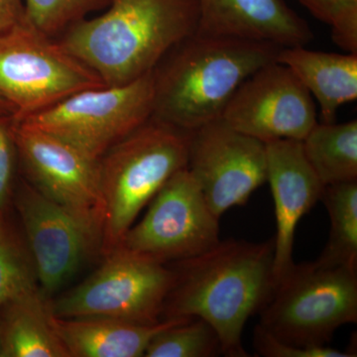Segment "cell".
<instances>
[{
  "label": "cell",
  "instance_id": "cell-8",
  "mask_svg": "<svg viewBox=\"0 0 357 357\" xmlns=\"http://www.w3.org/2000/svg\"><path fill=\"white\" fill-rule=\"evenodd\" d=\"M154 107L153 72L132 83L84 89L14 121L51 134L96 160L146 123Z\"/></svg>",
  "mask_w": 357,
  "mask_h": 357
},
{
  "label": "cell",
  "instance_id": "cell-1",
  "mask_svg": "<svg viewBox=\"0 0 357 357\" xmlns=\"http://www.w3.org/2000/svg\"><path fill=\"white\" fill-rule=\"evenodd\" d=\"M274 243L227 239L182 261L170 263L174 283L162 319L199 318L220 337L222 356L248 357L244 326L273 293Z\"/></svg>",
  "mask_w": 357,
  "mask_h": 357
},
{
  "label": "cell",
  "instance_id": "cell-17",
  "mask_svg": "<svg viewBox=\"0 0 357 357\" xmlns=\"http://www.w3.org/2000/svg\"><path fill=\"white\" fill-rule=\"evenodd\" d=\"M278 62L287 66L316 98L321 122H335L338 109L357 98V54L287 47L281 49Z\"/></svg>",
  "mask_w": 357,
  "mask_h": 357
},
{
  "label": "cell",
  "instance_id": "cell-16",
  "mask_svg": "<svg viewBox=\"0 0 357 357\" xmlns=\"http://www.w3.org/2000/svg\"><path fill=\"white\" fill-rule=\"evenodd\" d=\"M181 319L141 325L107 318H59L52 324L69 357L144 356L152 338Z\"/></svg>",
  "mask_w": 357,
  "mask_h": 357
},
{
  "label": "cell",
  "instance_id": "cell-12",
  "mask_svg": "<svg viewBox=\"0 0 357 357\" xmlns=\"http://www.w3.org/2000/svg\"><path fill=\"white\" fill-rule=\"evenodd\" d=\"M13 134L25 181L46 198L102 229L98 160L14 119Z\"/></svg>",
  "mask_w": 357,
  "mask_h": 357
},
{
  "label": "cell",
  "instance_id": "cell-10",
  "mask_svg": "<svg viewBox=\"0 0 357 357\" xmlns=\"http://www.w3.org/2000/svg\"><path fill=\"white\" fill-rule=\"evenodd\" d=\"M117 248L162 264L182 261L220 241V218L188 168L173 176L150 202Z\"/></svg>",
  "mask_w": 357,
  "mask_h": 357
},
{
  "label": "cell",
  "instance_id": "cell-29",
  "mask_svg": "<svg viewBox=\"0 0 357 357\" xmlns=\"http://www.w3.org/2000/svg\"><path fill=\"white\" fill-rule=\"evenodd\" d=\"M0 357H2V347H1V342H0Z\"/></svg>",
  "mask_w": 357,
  "mask_h": 357
},
{
  "label": "cell",
  "instance_id": "cell-24",
  "mask_svg": "<svg viewBox=\"0 0 357 357\" xmlns=\"http://www.w3.org/2000/svg\"><path fill=\"white\" fill-rule=\"evenodd\" d=\"M316 20L331 28L333 42L357 54V0H299Z\"/></svg>",
  "mask_w": 357,
  "mask_h": 357
},
{
  "label": "cell",
  "instance_id": "cell-23",
  "mask_svg": "<svg viewBox=\"0 0 357 357\" xmlns=\"http://www.w3.org/2000/svg\"><path fill=\"white\" fill-rule=\"evenodd\" d=\"M112 0H23L25 16L37 29L54 37L109 6Z\"/></svg>",
  "mask_w": 357,
  "mask_h": 357
},
{
  "label": "cell",
  "instance_id": "cell-21",
  "mask_svg": "<svg viewBox=\"0 0 357 357\" xmlns=\"http://www.w3.org/2000/svg\"><path fill=\"white\" fill-rule=\"evenodd\" d=\"M37 287L36 270L22 232L0 211V307Z\"/></svg>",
  "mask_w": 357,
  "mask_h": 357
},
{
  "label": "cell",
  "instance_id": "cell-9",
  "mask_svg": "<svg viewBox=\"0 0 357 357\" xmlns=\"http://www.w3.org/2000/svg\"><path fill=\"white\" fill-rule=\"evenodd\" d=\"M13 204L40 288L51 299L91 260L102 256V227L46 198L27 181L16 183Z\"/></svg>",
  "mask_w": 357,
  "mask_h": 357
},
{
  "label": "cell",
  "instance_id": "cell-13",
  "mask_svg": "<svg viewBox=\"0 0 357 357\" xmlns=\"http://www.w3.org/2000/svg\"><path fill=\"white\" fill-rule=\"evenodd\" d=\"M222 119L230 128L264 143L302 141L318 122L311 93L278 61L256 70L243 82Z\"/></svg>",
  "mask_w": 357,
  "mask_h": 357
},
{
  "label": "cell",
  "instance_id": "cell-14",
  "mask_svg": "<svg viewBox=\"0 0 357 357\" xmlns=\"http://www.w3.org/2000/svg\"><path fill=\"white\" fill-rule=\"evenodd\" d=\"M267 180L276 217L273 238V279L276 285L293 266V246L301 218L323 196L325 185L310 166L302 141L280 139L265 143ZM275 288V287H274Z\"/></svg>",
  "mask_w": 357,
  "mask_h": 357
},
{
  "label": "cell",
  "instance_id": "cell-11",
  "mask_svg": "<svg viewBox=\"0 0 357 357\" xmlns=\"http://www.w3.org/2000/svg\"><path fill=\"white\" fill-rule=\"evenodd\" d=\"M187 168L220 218L266 182V147L220 119L190 134Z\"/></svg>",
  "mask_w": 357,
  "mask_h": 357
},
{
  "label": "cell",
  "instance_id": "cell-3",
  "mask_svg": "<svg viewBox=\"0 0 357 357\" xmlns=\"http://www.w3.org/2000/svg\"><path fill=\"white\" fill-rule=\"evenodd\" d=\"M281 49L268 42L195 33L153 70L152 119L189 132L222 119L239 86L277 62Z\"/></svg>",
  "mask_w": 357,
  "mask_h": 357
},
{
  "label": "cell",
  "instance_id": "cell-19",
  "mask_svg": "<svg viewBox=\"0 0 357 357\" xmlns=\"http://www.w3.org/2000/svg\"><path fill=\"white\" fill-rule=\"evenodd\" d=\"M303 152L321 184L357 181V121L317 122L302 140Z\"/></svg>",
  "mask_w": 357,
  "mask_h": 357
},
{
  "label": "cell",
  "instance_id": "cell-22",
  "mask_svg": "<svg viewBox=\"0 0 357 357\" xmlns=\"http://www.w3.org/2000/svg\"><path fill=\"white\" fill-rule=\"evenodd\" d=\"M220 337L203 319L183 318L157 333L148 344L146 357H213L222 356Z\"/></svg>",
  "mask_w": 357,
  "mask_h": 357
},
{
  "label": "cell",
  "instance_id": "cell-2",
  "mask_svg": "<svg viewBox=\"0 0 357 357\" xmlns=\"http://www.w3.org/2000/svg\"><path fill=\"white\" fill-rule=\"evenodd\" d=\"M195 0H112L107 11L65 31L60 44L107 86L153 72L174 47L198 29Z\"/></svg>",
  "mask_w": 357,
  "mask_h": 357
},
{
  "label": "cell",
  "instance_id": "cell-26",
  "mask_svg": "<svg viewBox=\"0 0 357 357\" xmlns=\"http://www.w3.org/2000/svg\"><path fill=\"white\" fill-rule=\"evenodd\" d=\"M255 349L259 356L264 357H352L351 352L340 351L328 347H298L284 344L256 326Z\"/></svg>",
  "mask_w": 357,
  "mask_h": 357
},
{
  "label": "cell",
  "instance_id": "cell-25",
  "mask_svg": "<svg viewBox=\"0 0 357 357\" xmlns=\"http://www.w3.org/2000/svg\"><path fill=\"white\" fill-rule=\"evenodd\" d=\"M17 149L13 134V116L0 115V211L7 213L16 187Z\"/></svg>",
  "mask_w": 357,
  "mask_h": 357
},
{
  "label": "cell",
  "instance_id": "cell-4",
  "mask_svg": "<svg viewBox=\"0 0 357 357\" xmlns=\"http://www.w3.org/2000/svg\"><path fill=\"white\" fill-rule=\"evenodd\" d=\"M190 134L151 117L98 160L102 257L119 245L162 187L187 168Z\"/></svg>",
  "mask_w": 357,
  "mask_h": 357
},
{
  "label": "cell",
  "instance_id": "cell-6",
  "mask_svg": "<svg viewBox=\"0 0 357 357\" xmlns=\"http://www.w3.org/2000/svg\"><path fill=\"white\" fill-rule=\"evenodd\" d=\"M102 86L95 72L26 16L0 34V96L15 109L13 119L37 114L84 89Z\"/></svg>",
  "mask_w": 357,
  "mask_h": 357
},
{
  "label": "cell",
  "instance_id": "cell-15",
  "mask_svg": "<svg viewBox=\"0 0 357 357\" xmlns=\"http://www.w3.org/2000/svg\"><path fill=\"white\" fill-rule=\"evenodd\" d=\"M197 33L253 40L282 48L307 46L314 34L306 20L284 0H195Z\"/></svg>",
  "mask_w": 357,
  "mask_h": 357
},
{
  "label": "cell",
  "instance_id": "cell-27",
  "mask_svg": "<svg viewBox=\"0 0 357 357\" xmlns=\"http://www.w3.org/2000/svg\"><path fill=\"white\" fill-rule=\"evenodd\" d=\"M24 16L23 0H0V34L17 24Z\"/></svg>",
  "mask_w": 357,
  "mask_h": 357
},
{
  "label": "cell",
  "instance_id": "cell-28",
  "mask_svg": "<svg viewBox=\"0 0 357 357\" xmlns=\"http://www.w3.org/2000/svg\"><path fill=\"white\" fill-rule=\"evenodd\" d=\"M15 109H13L10 103L0 96V115H8V116H15Z\"/></svg>",
  "mask_w": 357,
  "mask_h": 357
},
{
  "label": "cell",
  "instance_id": "cell-7",
  "mask_svg": "<svg viewBox=\"0 0 357 357\" xmlns=\"http://www.w3.org/2000/svg\"><path fill=\"white\" fill-rule=\"evenodd\" d=\"M173 283L168 264L116 248L86 280L52 298L51 309L59 318H107L154 325L163 321Z\"/></svg>",
  "mask_w": 357,
  "mask_h": 357
},
{
  "label": "cell",
  "instance_id": "cell-18",
  "mask_svg": "<svg viewBox=\"0 0 357 357\" xmlns=\"http://www.w3.org/2000/svg\"><path fill=\"white\" fill-rule=\"evenodd\" d=\"M51 298L37 287L0 307L2 357H69L52 324Z\"/></svg>",
  "mask_w": 357,
  "mask_h": 357
},
{
  "label": "cell",
  "instance_id": "cell-5",
  "mask_svg": "<svg viewBox=\"0 0 357 357\" xmlns=\"http://www.w3.org/2000/svg\"><path fill=\"white\" fill-rule=\"evenodd\" d=\"M260 314L257 326L279 342L328 347L340 326L357 321V269L294 263Z\"/></svg>",
  "mask_w": 357,
  "mask_h": 357
},
{
  "label": "cell",
  "instance_id": "cell-20",
  "mask_svg": "<svg viewBox=\"0 0 357 357\" xmlns=\"http://www.w3.org/2000/svg\"><path fill=\"white\" fill-rule=\"evenodd\" d=\"M321 199L330 217L331 229L317 264L357 269V181L326 185Z\"/></svg>",
  "mask_w": 357,
  "mask_h": 357
}]
</instances>
